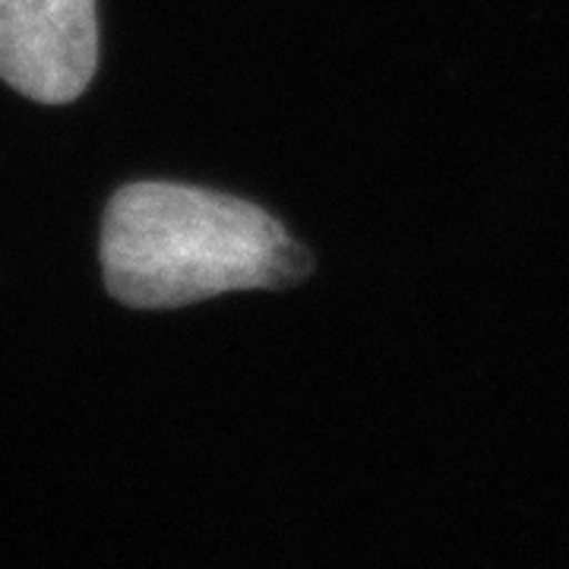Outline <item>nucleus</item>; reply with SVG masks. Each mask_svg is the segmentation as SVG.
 Returning <instances> with one entry per match:
<instances>
[{
  "instance_id": "obj_1",
  "label": "nucleus",
  "mask_w": 569,
  "mask_h": 569,
  "mask_svg": "<svg viewBox=\"0 0 569 569\" xmlns=\"http://www.w3.org/2000/svg\"><path fill=\"white\" fill-rule=\"evenodd\" d=\"M104 284L114 301L162 310L244 288H291L313 272L307 253L260 206L190 183L137 181L104 209Z\"/></svg>"
},
{
  "instance_id": "obj_2",
  "label": "nucleus",
  "mask_w": 569,
  "mask_h": 569,
  "mask_svg": "<svg viewBox=\"0 0 569 569\" xmlns=\"http://www.w3.org/2000/svg\"><path fill=\"white\" fill-rule=\"evenodd\" d=\"M96 67V0H0V80L26 99L73 102Z\"/></svg>"
}]
</instances>
